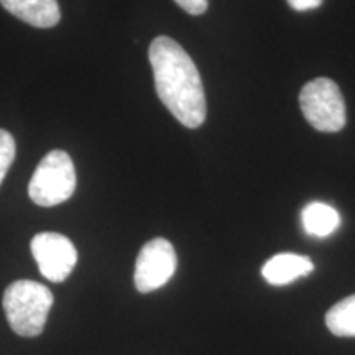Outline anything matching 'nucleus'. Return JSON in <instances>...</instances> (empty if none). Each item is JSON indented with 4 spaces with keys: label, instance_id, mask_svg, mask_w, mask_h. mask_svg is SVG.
<instances>
[{
    "label": "nucleus",
    "instance_id": "2",
    "mask_svg": "<svg viewBox=\"0 0 355 355\" xmlns=\"http://www.w3.org/2000/svg\"><path fill=\"white\" fill-rule=\"evenodd\" d=\"M53 306V293L42 283L19 279L3 293V311L19 336L37 337L43 332Z\"/></svg>",
    "mask_w": 355,
    "mask_h": 355
},
{
    "label": "nucleus",
    "instance_id": "13",
    "mask_svg": "<svg viewBox=\"0 0 355 355\" xmlns=\"http://www.w3.org/2000/svg\"><path fill=\"white\" fill-rule=\"evenodd\" d=\"M291 8H295L296 12H306L318 8L322 3V0H288Z\"/></svg>",
    "mask_w": 355,
    "mask_h": 355
},
{
    "label": "nucleus",
    "instance_id": "3",
    "mask_svg": "<svg viewBox=\"0 0 355 355\" xmlns=\"http://www.w3.org/2000/svg\"><path fill=\"white\" fill-rule=\"evenodd\" d=\"M76 170L63 150H53L38 163L28 184V196L37 206L53 207L68 201L76 189Z\"/></svg>",
    "mask_w": 355,
    "mask_h": 355
},
{
    "label": "nucleus",
    "instance_id": "11",
    "mask_svg": "<svg viewBox=\"0 0 355 355\" xmlns=\"http://www.w3.org/2000/svg\"><path fill=\"white\" fill-rule=\"evenodd\" d=\"M15 159V140L3 128H0V184Z\"/></svg>",
    "mask_w": 355,
    "mask_h": 355
},
{
    "label": "nucleus",
    "instance_id": "9",
    "mask_svg": "<svg viewBox=\"0 0 355 355\" xmlns=\"http://www.w3.org/2000/svg\"><path fill=\"white\" fill-rule=\"evenodd\" d=\"M301 222L306 234L311 237L324 239L339 229L340 216L329 204L311 202L301 212Z\"/></svg>",
    "mask_w": 355,
    "mask_h": 355
},
{
    "label": "nucleus",
    "instance_id": "5",
    "mask_svg": "<svg viewBox=\"0 0 355 355\" xmlns=\"http://www.w3.org/2000/svg\"><path fill=\"white\" fill-rule=\"evenodd\" d=\"M176 252L170 241L157 237L146 242L137 257L133 282L140 293H152L165 286L176 272Z\"/></svg>",
    "mask_w": 355,
    "mask_h": 355
},
{
    "label": "nucleus",
    "instance_id": "10",
    "mask_svg": "<svg viewBox=\"0 0 355 355\" xmlns=\"http://www.w3.org/2000/svg\"><path fill=\"white\" fill-rule=\"evenodd\" d=\"M326 326L334 336L355 337V295L340 300L327 311Z\"/></svg>",
    "mask_w": 355,
    "mask_h": 355
},
{
    "label": "nucleus",
    "instance_id": "7",
    "mask_svg": "<svg viewBox=\"0 0 355 355\" xmlns=\"http://www.w3.org/2000/svg\"><path fill=\"white\" fill-rule=\"evenodd\" d=\"M0 3L17 19L37 28H51L61 20L58 0H0Z\"/></svg>",
    "mask_w": 355,
    "mask_h": 355
},
{
    "label": "nucleus",
    "instance_id": "6",
    "mask_svg": "<svg viewBox=\"0 0 355 355\" xmlns=\"http://www.w3.org/2000/svg\"><path fill=\"white\" fill-rule=\"evenodd\" d=\"M32 254L46 279L61 283L69 277L78 263V250L66 235L42 232L32 239Z\"/></svg>",
    "mask_w": 355,
    "mask_h": 355
},
{
    "label": "nucleus",
    "instance_id": "1",
    "mask_svg": "<svg viewBox=\"0 0 355 355\" xmlns=\"http://www.w3.org/2000/svg\"><path fill=\"white\" fill-rule=\"evenodd\" d=\"M155 89L165 107L188 128L201 127L207 105L199 71L180 43L170 37H157L148 48Z\"/></svg>",
    "mask_w": 355,
    "mask_h": 355
},
{
    "label": "nucleus",
    "instance_id": "8",
    "mask_svg": "<svg viewBox=\"0 0 355 355\" xmlns=\"http://www.w3.org/2000/svg\"><path fill=\"white\" fill-rule=\"evenodd\" d=\"M314 270L309 257L296 254H278L261 266V277L273 286H285L301 277H308Z\"/></svg>",
    "mask_w": 355,
    "mask_h": 355
},
{
    "label": "nucleus",
    "instance_id": "12",
    "mask_svg": "<svg viewBox=\"0 0 355 355\" xmlns=\"http://www.w3.org/2000/svg\"><path fill=\"white\" fill-rule=\"evenodd\" d=\"M175 2L189 15H202L209 6V0H175Z\"/></svg>",
    "mask_w": 355,
    "mask_h": 355
},
{
    "label": "nucleus",
    "instance_id": "4",
    "mask_svg": "<svg viewBox=\"0 0 355 355\" xmlns=\"http://www.w3.org/2000/svg\"><path fill=\"white\" fill-rule=\"evenodd\" d=\"M300 105L306 121L319 132H339L345 127V102L329 78H318L301 89Z\"/></svg>",
    "mask_w": 355,
    "mask_h": 355
}]
</instances>
